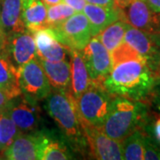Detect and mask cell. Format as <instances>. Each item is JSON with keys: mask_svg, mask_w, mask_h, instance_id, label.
I'll list each match as a JSON object with an SVG mask.
<instances>
[{"mask_svg": "<svg viewBox=\"0 0 160 160\" xmlns=\"http://www.w3.org/2000/svg\"><path fill=\"white\" fill-rule=\"evenodd\" d=\"M158 76L145 59L118 63L103 81L112 96L142 102L153 91Z\"/></svg>", "mask_w": 160, "mask_h": 160, "instance_id": "1", "label": "cell"}, {"mask_svg": "<svg viewBox=\"0 0 160 160\" xmlns=\"http://www.w3.org/2000/svg\"><path fill=\"white\" fill-rule=\"evenodd\" d=\"M45 109L56 123L75 153H79L82 156L88 155L76 98L70 90L52 89L45 99Z\"/></svg>", "mask_w": 160, "mask_h": 160, "instance_id": "2", "label": "cell"}, {"mask_svg": "<svg viewBox=\"0 0 160 160\" xmlns=\"http://www.w3.org/2000/svg\"><path fill=\"white\" fill-rule=\"evenodd\" d=\"M146 106L142 102L113 96L102 130L109 137L122 142L145 121Z\"/></svg>", "mask_w": 160, "mask_h": 160, "instance_id": "3", "label": "cell"}, {"mask_svg": "<svg viewBox=\"0 0 160 160\" xmlns=\"http://www.w3.org/2000/svg\"><path fill=\"white\" fill-rule=\"evenodd\" d=\"M112 97L103 84L91 82L86 91L76 98L80 120L102 129L109 114Z\"/></svg>", "mask_w": 160, "mask_h": 160, "instance_id": "4", "label": "cell"}, {"mask_svg": "<svg viewBox=\"0 0 160 160\" xmlns=\"http://www.w3.org/2000/svg\"><path fill=\"white\" fill-rule=\"evenodd\" d=\"M18 70L22 94L26 100L38 103L48 96L52 86L38 57L29 61Z\"/></svg>", "mask_w": 160, "mask_h": 160, "instance_id": "5", "label": "cell"}, {"mask_svg": "<svg viewBox=\"0 0 160 160\" xmlns=\"http://www.w3.org/2000/svg\"><path fill=\"white\" fill-rule=\"evenodd\" d=\"M57 40L69 50L82 51L92 38L88 19L83 12H76L54 28Z\"/></svg>", "mask_w": 160, "mask_h": 160, "instance_id": "6", "label": "cell"}, {"mask_svg": "<svg viewBox=\"0 0 160 160\" xmlns=\"http://www.w3.org/2000/svg\"><path fill=\"white\" fill-rule=\"evenodd\" d=\"M87 144L88 155L99 160L124 159L122 142L109 137L104 132L80 120Z\"/></svg>", "mask_w": 160, "mask_h": 160, "instance_id": "7", "label": "cell"}, {"mask_svg": "<svg viewBox=\"0 0 160 160\" xmlns=\"http://www.w3.org/2000/svg\"><path fill=\"white\" fill-rule=\"evenodd\" d=\"M81 52L91 82L103 84L106 77L113 69L111 52L96 37L92 38Z\"/></svg>", "mask_w": 160, "mask_h": 160, "instance_id": "8", "label": "cell"}, {"mask_svg": "<svg viewBox=\"0 0 160 160\" xmlns=\"http://www.w3.org/2000/svg\"><path fill=\"white\" fill-rule=\"evenodd\" d=\"M5 110L19 130L22 132H29L40 130L41 117L38 103L29 102L22 94L9 100Z\"/></svg>", "mask_w": 160, "mask_h": 160, "instance_id": "9", "label": "cell"}, {"mask_svg": "<svg viewBox=\"0 0 160 160\" xmlns=\"http://www.w3.org/2000/svg\"><path fill=\"white\" fill-rule=\"evenodd\" d=\"M124 42L145 59L156 71L160 59V35L147 33L127 23Z\"/></svg>", "mask_w": 160, "mask_h": 160, "instance_id": "10", "label": "cell"}, {"mask_svg": "<svg viewBox=\"0 0 160 160\" xmlns=\"http://www.w3.org/2000/svg\"><path fill=\"white\" fill-rule=\"evenodd\" d=\"M42 143V128L35 132H21L5 149L3 156L6 159L9 160L40 159Z\"/></svg>", "mask_w": 160, "mask_h": 160, "instance_id": "11", "label": "cell"}, {"mask_svg": "<svg viewBox=\"0 0 160 160\" xmlns=\"http://www.w3.org/2000/svg\"><path fill=\"white\" fill-rule=\"evenodd\" d=\"M5 52L18 69L37 57L34 34L26 29L6 36Z\"/></svg>", "mask_w": 160, "mask_h": 160, "instance_id": "12", "label": "cell"}, {"mask_svg": "<svg viewBox=\"0 0 160 160\" xmlns=\"http://www.w3.org/2000/svg\"><path fill=\"white\" fill-rule=\"evenodd\" d=\"M123 10L126 22L147 33L160 35V12L153 11L145 0H132Z\"/></svg>", "mask_w": 160, "mask_h": 160, "instance_id": "13", "label": "cell"}, {"mask_svg": "<svg viewBox=\"0 0 160 160\" xmlns=\"http://www.w3.org/2000/svg\"><path fill=\"white\" fill-rule=\"evenodd\" d=\"M33 34L37 46V57L49 62L67 60L69 50L58 41L52 29L46 27Z\"/></svg>", "mask_w": 160, "mask_h": 160, "instance_id": "14", "label": "cell"}, {"mask_svg": "<svg viewBox=\"0 0 160 160\" xmlns=\"http://www.w3.org/2000/svg\"><path fill=\"white\" fill-rule=\"evenodd\" d=\"M43 143L40 160H67L75 158V152L62 132L42 128Z\"/></svg>", "mask_w": 160, "mask_h": 160, "instance_id": "15", "label": "cell"}, {"mask_svg": "<svg viewBox=\"0 0 160 160\" xmlns=\"http://www.w3.org/2000/svg\"><path fill=\"white\" fill-rule=\"evenodd\" d=\"M83 12L90 22L92 37H96L102 30L116 21H125L124 10L118 6L110 8L86 4Z\"/></svg>", "mask_w": 160, "mask_h": 160, "instance_id": "16", "label": "cell"}, {"mask_svg": "<svg viewBox=\"0 0 160 160\" xmlns=\"http://www.w3.org/2000/svg\"><path fill=\"white\" fill-rule=\"evenodd\" d=\"M0 90L8 100L22 95L19 70L5 50L0 51Z\"/></svg>", "mask_w": 160, "mask_h": 160, "instance_id": "17", "label": "cell"}, {"mask_svg": "<svg viewBox=\"0 0 160 160\" xmlns=\"http://www.w3.org/2000/svg\"><path fill=\"white\" fill-rule=\"evenodd\" d=\"M0 27L6 36L27 29L22 16V0H2Z\"/></svg>", "mask_w": 160, "mask_h": 160, "instance_id": "18", "label": "cell"}, {"mask_svg": "<svg viewBox=\"0 0 160 160\" xmlns=\"http://www.w3.org/2000/svg\"><path fill=\"white\" fill-rule=\"evenodd\" d=\"M38 59L48 78L52 89L70 90L71 64L68 60L49 62L39 58Z\"/></svg>", "mask_w": 160, "mask_h": 160, "instance_id": "19", "label": "cell"}, {"mask_svg": "<svg viewBox=\"0 0 160 160\" xmlns=\"http://www.w3.org/2000/svg\"><path fill=\"white\" fill-rule=\"evenodd\" d=\"M71 64L70 92L75 98L80 96L91 84L90 76L79 50H69Z\"/></svg>", "mask_w": 160, "mask_h": 160, "instance_id": "20", "label": "cell"}, {"mask_svg": "<svg viewBox=\"0 0 160 160\" xmlns=\"http://www.w3.org/2000/svg\"><path fill=\"white\" fill-rule=\"evenodd\" d=\"M22 16L26 29L32 33L47 27V10L41 0H22Z\"/></svg>", "mask_w": 160, "mask_h": 160, "instance_id": "21", "label": "cell"}, {"mask_svg": "<svg viewBox=\"0 0 160 160\" xmlns=\"http://www.w3.org/2000/svg\"><path fill=\"white\" fill-rule=\"evenodd\" d=\"M126 26L127 22L125 21H116L102 30L96 38L110 52H112L123 43Z\"/></svg>", "mask_w": 160, "mask_h": 160, "instance_id": "22", "label": "cell"}, {"mask_svg": "<svg viewBox=\"0 0 160 160\" xmlns=\"http://www.w3.org/2000/svg\"><path fill=\"white\" fill-rule=\"evenodd\" d=\"M144 139H145V132L142 131V128H138L122 141L124 159H143Z\"/></svg>", "mask_w": 160, "mask_h": 160, "instance_id": "23", "label": "cell"}, {"mask_svg": "<svg viewBox=\"0 0 160 160\" xmlns=\"http://www.w3.org/2000/svg\"><path fill=\"white\" fill-rule=\"evenodd\" d=\"M77 12L67 4L61 2L59 4L47 7L46 23L48 28H54L67 19L72 16Z\"/></svg>", "mask_w": 160, "mask_h": 160, "instance_id": "24", "label": "cell"}, {"mask_svg": "<svg viewBox=\"0 0 160 160\" xmlns=\"http://www.w3.org/2000/svg\"><path fill=\"white\" fill-rule=\"evenodd\" d=\"M21 132L5 110L0 112V142L6 149Z\"/></svg>", "mask_w": 160, "mask_h": 160, "instance_id": "25", "label": "cell"}, {"mask_svg": "<svg viewBox=\"0 0 160 160\" xmlns=\"http://www.w3.org/2000/svg\"><path fill=\"white\" fill-rule=\"evenodd\" d=\"M111 57H112L113 66L118 63L129 61V60L143 59L137 52L133 48H132L128 44L125 43L124 41L118 48H116L114 51L111 52Z\"/></svg>", "mask_w": 160, "mask_h": 160, "instance_id": "26", "label": "cell"}, {"mask_svg": "<svg viewBox=\"0 0 160 160\" xmlns=\"http://www.w3.org/2000/svg\"><path fill=\"white\" fill-rule=\"evenodd\" d=\"M143 159L160 160V144L153 137L145 133Z\"/></svg>", "mask_w": 160, "mask_h": 160, "instance_id": "27", "label": "cell"}, {"mask_svg": "<svg viewBox=\"0 0 160 160\" xmlns=\"http://www.w3.org/2000/svg\"><path fill=\"white\" fill-rule=\"evenodd\" d=\"M62 2L72 7L77 12H81L86 5V0H62Z\"/></svg>", "mask_w": 160, "mask_h": 160, "instance_id": "28", "label": "cell"}, {"mask_svg": "<svg viewBox=\"0 0 160 160\" xmlns=\"http://www.w3.org/2000/svg\"><path fill=\"white\" fill-rule=\"evenodd\" d=\"M87 4H91V5H95V6H103V7H115L114 0H86Z\"/></svg>", "mask_w": 160, "mask_h": 160, "instance_id": "29", "label": "cell"}, {"mask_svg": "<svg viewBox=\"0 0 160 160\" xmlns=\"http://www.w3.org/2000/svg\"><path fill=\"white\" fill-rule=\"evenodd\" d=\"M153 135H154L155 141L160 144V117H158L153 125Z\"/></svg>", "mask_w": 160, "mask_h": 160, "instance_id": "30", "label": "cell"}, {"mask_svg": "<svg viewBox=\"0 0 160 160\" xmlns=\"http://www.w3.org/2000/svg\"><path fill=\"white\" fill-rule=\"evenodd\" d=\"M149 7L157 12H160V0H145Z\"/></svg>", "mask_w": 160, "mask_h": 160, "instance_id": "31", "label": "cell"}, {"mask_svg": "<svg viewBox=\"0 0 160 160\" xmlns=\"http://www.w3.org/2000/svg\"><path fill=\"white\" fill-rule=\"evenodd\" d=\"M114 1L116 6L118 7H119L121 9H125L129 6V4L131 3L132 0H114Z\"/></svg>", "mask_w": 160, "mask_h": 160, "instance_id": "32", "label": "cell"}, {"mask_svg": "<svg viewBox=\"0 0 160 160\" xmlns=\"http://www.w3.org/2000/svg\"><path fill=\"white\" fill-rule=\"evenodd\" d=\"M8 99L6 97V95L3 93V92L0 90V109L3 110V109L6 108V104L8 102Z\"/></svg>", "mask_w": 160, "mask_h": 160, "instance_id": "33", "label": "cell"}, {"mask_svg": "<svg viewBox=\"0 0 160 160\" xmlns=\"http://www.w3.org/2000/svg\"><path fill=\"white\" fill-rule=\"evenodd\" d=\"M6 35L3 30H0V51L5 49L6 44Z\"/></svg>", "mask_w": 160, "mask_h": 160, "instance_id": "34", "label": "cell"}, {"mask_svg": "<svg viewBox=\"0 0 160 160\" xmlns=\"http://www.w3.org/2000/svg\"><path fill=\"white\" fill-rule=\"evenodd\" d=\"M41 1L44 3V5H45L46 7L53 6V5H56V4H59V3L62 2V0H41Z\"/></svg>", "mask_w": 160, "mask_h": 160, "instance_id": "35", "label": "cell"}, {"mask_svg": "<svg viewBox=\"0 0 160 160\" xmlns=\"http://www.w3.org/2000/svg\"><path fill=\"white\" fill-rule=\"evenodd\" d=\"M156 72L158 76V78H160V59L158 61V66H157V69H156Z\"/></svg>", "mask_w": 160, "mask_h": 160, "instance_id": "36", "label": "cell"}, {"mask_svg": "<svg viewBox=\"0 0 160 160\" xmlns=\"http://www.w3.org/2000/svg\"><path fill=\"white\" fill-rule=\"evenodd\" d=\"M4 151H5V149H4V147H3V145L1 144V142H0V153H4Z\"/></svg>", "mask_w": 160, "mask_h": 160, "instance_id": "37", "label": "cell"}, {"mask_svg": "<svg viewBox=\"0 0 160 160\" xmlns=\"http://www.w3.org/2000/svg\"><path fill=\"white\" fill-rule=\"evenodd\" d=\"M159 102H160V92H159Z\"/></svg>", "mask_w": 160, "mask_h": 160, "instance_id": "38", "label": "cell"}, {"mask_svg": "<svg viewBox=\"0 0 160 160\" xmlns=\"http://www.w3.org/2000/svg\"><path fill=\"white\" fill-rule=\"evenodd\" d=\"M0 30H2V29H1V27H0Z\"/></svg>", "mask_w": 160, "mask_h": 160, "instance_id": "39", "label": "cell"}, {"mask_svg": "<svg viewBox=\"0 0 160 160\" xmlns=\"http://www.w3.org/2000/svg\"><path fill=\"white\" fill-rule=\"evenodd\" d=\"M1 111H2V110H1V109H0V112H1Z\"/></svg>", "mask_w": 160, "mask_h": 160, "instance_id": "40", "label": "cell"}, {"mask_svg": "<svg viewBox=\"0 0 160 160\" xmlns=\"http://www.w3.org/2000/svg\"><path fill=\"white\" fill-rule=\"evenodd\" d=\"M0 1H1V0H0Z\"/></svg>", "mask_w": 160, "mask_h": 160, "instance_id": "41", "label": "cell"}]
</instances>
